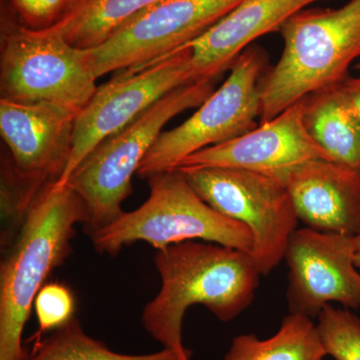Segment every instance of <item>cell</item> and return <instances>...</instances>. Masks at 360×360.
I'll return each mask as SVG.
<instances>
[{
	"label": "cell",
	"instance_id": "cell-1",
	"mask_svg": "<svg viewBox=\"0 0 360 360\" xmlns=\"http://www.w3.org/2000/svg\"><path fill=\"white\" fill-rule=\"evenodd\" d=\"M155 264L160 290L144 307L142 324L163 348L187 360L193 356L182 341L187 309L203 305L219 321H232L255 300L262 276L250 253L200 240L158 250Z\"/></svg>",
	"mask_w": 360,
	"mask_h": 360
},
{
	"label": "cell",
	"instance_id": "cell-2",
	"mask_svg": "<svg viewBox=\"0 0 360 360\" xmlns=\"http://www.w3.org/2000/svg\"><path fill=\"white\" fill-rule=\"evenodd\" d=\"M84 201L70 186L47 184L37 194L0 266V360H25L21 345L37 293L70 257L75 226L84 225Z\"/></svg>",
	"mask_w": 360,
	"mask_h": 360
},
{
	"label": "cell",
	"instance_id": "cell-3",
	"mask_svg": "<svg viewBox=\"0 0 360 360\" xmlns=\"http://www.w3.org/2000/svg\"><path fill=\"white\" fill-rule=\"evenodd\" d=\"M283 49L260 84V123L309 94L340 85L360 58V0L338 8H305L281 27Z\"/></svg>",
	"mask_w": 360,
	"mask_h": 360
},
{
	"label": "cell",
	"instance_id": "cell-4",
	"mask_svg": "<svg viewBox=\"0 0 360 360\" xmlns=\"http://www.w3.org/2000/svg\"><path fill=\"white\" fill-rule=\"evenodd\" d=\"M215 79L201 78L163 96L134 122L101 142L71 174L68 186L84 201L91 236L122 214L123 201L132 193L131 179L139 165L174 116L198 108L212 96Z\"/></svg>",
	"mask_w": 360,
	"mask_h": 360
},
{
	"label": "cell",
	"instance_id": "cell-5",
	"mask_svg": "<svg viewBox=\"0 0 360 360\" xmlns=\"http://www.w3.org/2000/svg\"><path fill=\"white\" fill-rule=\"evenodd\" d=\"M149 196L134 212H124L103 231L90 236L94 250L115 257L124 246L143 241L155 248L188 240L236 248L251 253L248 226L219 214L195 193L179 169L149 177Z\"/></svg>",
	"mask_w": 360,
	"mask_h": 360
},
{
	"label": "cell",
	"instance_id": "cell-6",
	"mask_svg": "<svg viewBox=\"0 0 360 360\" xmlns=\"http://www.w3.org/2000/svg\"><path fill=\"white\" fill-rule=\"evenodd\" d=\"M77 115L58 104L0 99V134L11 153L1 168V212L7 219H25L41 189L60 179Z\"/></svg>",
	"mask_w": 360,
	"mask_h": 360
},
{
	"label": "cell",
	"instance_id": "cell-7",
	"mask_svg": "<svg viewBox=\"0 0 360 360\" xmlns=\"http://www.w3.org/2000/svg\"><path fill=\"white\" fill-rule=\"evenodd\" d=\"M96 80L85 49L56 33L2 20L1 98L58 104L79 113L96 91Z\"/></svg>",
	"mask_w": 360,
	"mask_h": 360
},
{
	"label": "cell",
	"instance_id": "cell-8",
	"mask_svg": "<svg viewBox=\"0 0 360 360\" xmlns=\"http://www.w3.org/2000/svg\"><path fill=\"white\" fill-rule=\"evenodd\" d=\"M266 71V52L250 45L231 66L224 84L186 122L161 132L136 174L148 179L175 169L188 156L255 129L262 111L260 84Z\"/></svg>",
	"mask_w": 360,
	"mask_h": 360
},
{
	"label": "cell",
	"instance_id": "cell-9",
	"mask_svg": "<svg viewBox=\"0 0 360 360\" xmlns=\"http://www.w3.org/2000/svg\"><path fill=\"white\" fill-rule=\"evenodd\" d=\"M179 170L215 212L248 227L250 255L262 276H269L281 264L300 222L283 181L236 168Z\"/></svg>",
	"mask_w": 360,
	"mask_h": 360
},
{
	"label": "cell",
	"instance_id": "cell-10",
	"mask_svg": "<svg viewBox=\"0 0 360 360\" xmlns=\"http://www.w3.org/2000/svg\"><path fill=\"white\" fill-rule=\"evenodd\" d=\"M201 79L188 44L141 70H123L101 86L75 120L72 150L58 186L101 142L134 122L163 96L184 85Z\"/></svg>",
	"mask_w": 360,
	"mask_h": 360
},
{
	"label": "cell",
	"instance_id": "cell-11",
	"mask_svg": "<svg viewBox=\"0 0 360 360\" xmlns=\"http://www.w3.org/2000/svg\"><path fill=\"white\" fill-rule=\"evenodd\" d=\"M240 2L160 0L116 28L101 44L85 49L96 78L112 71L141 70L191 44Z\"/></svg>",
	"mask_w": 360,
	"mask_h": 360
},
{
	"label": "cell",
	"instance_id": "cell-12",
	"mask_svg": "<svg viewBox=\"0 0 360 360\" xmlns=\"http://www.w3.org/2000/svg\"><path fill=\"white\" fill-rule=\"evenodd\" d=\"M354 236L304 227L288 241L286 290L290 314L315 319L328 304L360 307V272L354 264Z\"/></svg>",
	"mask_w": 360,
	"mask_h": 360
},
{
	"label": "cell",
	"instance_id": "cell-13",
	"mask_svg": "<svg viewBox=\"0 0 360 360\" xmlns=\"http://www.w3.org/2000/svg\"><path fill=\"white\" fill-rule=\"evenodd\" d=\"M329 158L310 139L302 122V99L269 122L232 141L188 156L175 169L226 167L283 181L310 161Z\"/></svg>",
	"mask_w": 360,
	"mask_h": 360
},
{
	"label": "cell",
	"instance_id": "cell-14",
	"mask_svg": "<svg viewBox=\"0 0 360 360\" xmlns=\"http://www.w3.org/2000/svg\"><path fill=\"white\" fill-rule=\"evenodd\" d=\"M298 220L326 233L360 231V174L333 161H310L285 180Z\"/></svg>",
	"mask_w": 360,
	"mask_h": 360
},
{
	"label": "cell",
	"instance_id": "cell-15",
	"mask_svg": "<svg viewBox=\"0 0 360 360\" xmlns=\"http://www.w3.org/2000/svg\"><path fill=\"white\" fill-rule=\"evenodd\" d=\"M319 1L323 0H243L188 44L198 77L215 79L255 39L281 32L293 15Z\"/></svg>",
	"mask_w": 360,
	"mask_h": 360
},
{
	"label": "cell",
	"instance_id": "cell-16",
	"mask_svg": "<svg viewBox=\"0 0 360 360\" xmlns=\"http://www.w3.org/2000/svg\"><path fill=\"white\" fill-rule=\"evenodd\" d=\"M302 122L330 161L360 174V120L340 84L304 97Z\"/></svg>",
	"mask_w": 360,
	"mask_h": 360
},
{
	"label": "cell",
	"instance_id": "cell-17",
	"mask_svg": "<svg viewBox=\"0 0 360 360\" xmlns=\"http://www.w3.org/2000/svg\"><path fill=\"white\" fill-rule=\"evenodd\" d=\"M326 356L316 323L304 315L290 314L276 335L266 340L255 335L234 338L224 360H324Z\"/></svg>",
	"mask_w": 360,
	"mask_h": 360
},
{
	"label": "cell",
	"instance_id": "cell-18",
	"mask_svg": "<svg viewBox=\"0 0 360 360\" xmlns=\"http://www.w3.org/2000/svg\"><path fill=\"white\" fill-rule=\"evenodd\" d=\"M160 0H75L65 15L47 32L60 35L80 49L103 42L134 14Z\"/></svg>",
	"mask_w": 360,
	"mask_h": 360
},
{
	"label": "cell",
	"instance_id": "cell-19",
	"mask_svg": "<svg viewBox=\"0 0 360 360\" xmlns=\"http://www.w3.org/2000/svg\"><path fill=\"white\" fill-rule=\"evenodd\" d=\"M25 360H187L174 350L143 355L117 354L101 341L84 333L77 316H73L51 335L37 341L32 354Z\"/></svg>",
	"mask_w": 360,
	"mask_h": 360
},
{
	"label": "cell",
	"instance_id": "cell-20",
	"mask_svg": "<svg viewBox=\"0 0 360 360\" xmlns=\"http://www.w3.org/2000/svg\"><path fill=\"white\" fill-rule=\"evenodd\" d=\"M316 326L328 356L360 360V317L352 309L328 304L317 316Z\"/></svg>",
	"mask_w": 360,
	"mask_h": 360
},
{
	"label": "cell",
	"instance_id": "cell-21",
	"mask_svg": "<svg viewBox=\"0 0 360 360\" xmlns=\"http://www.w3.org/2000/svg\"><path fill=\"white\" fill-rule=\"evenodd\" d=\"M34 309L39 321L40 335L56 330L75 316V300L70 288L61 283L45 284L37 293Z\"/></svg>",
	"mask_w": 360,
	"mask_h": 360
},
{
	"label": "cell",
	"instance_id": "cell-22",
	"mask_svg": "<svg viewBox=\"0 0 360 360\" xmlns=\"http://www.w3.org/2000/svg\"><path fill=\"white\" fill-rule=\"evenodd\" d=\"M18 22L30 30H44L58 22L75 0H6Z\"/></svg>",
	"mask_w": 360,
	"mask_h": 360
},
{
	"label": "cell",
	"instance_id": "cell-23",
	"mask_svg": "<svg viewBox=\"0 0 360 360\" xmlns=\"http://www.w3.org/2000/svg\"><path fill=\"white\" fill-rule=\"evenodd\" d=\"M340 86L360 120V77H347Z\"/></svg>",
	"mask_w": 360,
	"mask_h": 360
},
{
	"label": "cell",
	"instance_id": "cell-24",
	"mask_svg": "<svg viewBox=\"0 0 360 360\" xmlns=\"http://www.w3.org/2000/svg\"><path fill=\"white\" fill-rule=\"evenodd\" d=\"M355 251H354V264L356 269L360 270V231L354 236Z\"/></svg>",
	"mask_w": 360,
	"mask_h": 360
},
{
	"label": "cell",
	"instance_id": "cell-25",
	"mask_svg": "<svg viewBox=\"0 0 360 360\" xmlns=\"http://www.w3.org/2000/svg\"><path fill=\"white\" fill-rule=\"evenodd\" d=\"M355 70L360 71V61L359 63H356V65H355Z\"/></svg>",
	"mask_w": 360,
	"mask_h": 360
},
{
	"label": "cell",
	"instance_id": "cell-26",
	"mask_svg": "<svg viewBox=\"0 0 360 360\" xmlns=\"http://www.w3.org/2000/svg\"><path fill=\"white\" fill-rule=\"evenodd\" d=\"M233 1L241 2V1H243V0H233Z\"/></svg>",
	"mask_w": 360,
	"mask_h": 360
}]
</instances>
